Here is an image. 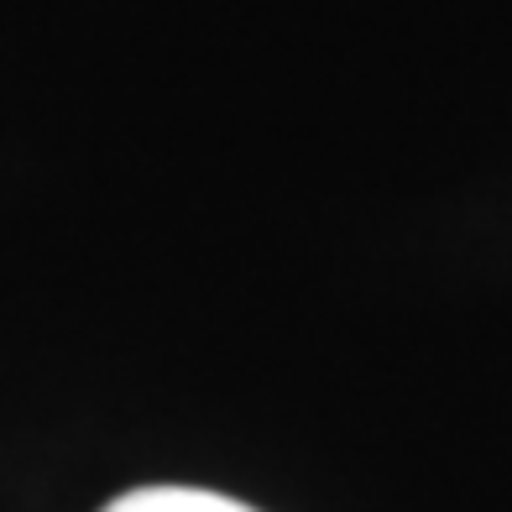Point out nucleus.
Returning a JSON list of instances; mask_svg holds the SVG:
<instances>
[{
	"mask_svg": "<svg viewBox=\"0 0 512 512\" xmlns=\"http://www.w3.org/2000/svg\"><path fill=\"white\" fill-rule=\"evenodd\" d=\"M100 512H256V507L204 492V486H136V492H121L115 502H105Z\"/></svg>",
	"mask_w": 512,
	"mask_h": 512,
	"instance_id": "1",
	"label": "nucleus"
}]
</instances>
